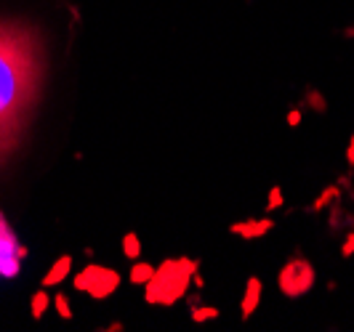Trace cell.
I'll return each instance as SVG.
<instances>
[{"mask_svg":"<svg viewBox=\"0 0 354 332\" xmlns=\"http://www.w3.org/2000/svg\"><path fill=\"white\" fill-rule=\"evenodd\" d=\"M106 330H109V332H118V330H123V324H120V322H115V324H109Z\"/></svg>","mask_w":354,"mask_h":332,"instance_id":"cell-19","label":"cell"},{"mask_svg":"<svg viewBox=\"0 0 354 332\" xmlns=\"http://www.w3.org/2000/svg\"><path fill=\"white\" fill-rule=\"evenodd\" d=\"M70 274H72V255H67V253H64V255H59V258L48 266V271L43 274L40 284L51 290V287H56V284H62V282L67 280Z\"/></svg>","mask_w":354,"mask_h":332,"instance_id":"cell-6","label":"cell"},{"mask_svg":"<svg viewBox=\"0 0 354 332\" xmlns=\"http://www.w3.org/2000/svg\"><path fill=\"white\" fill-rule=\"evenodd\" d=\"M51 309V295H48V287H40V290H35L32 293V297H30V314H32V319H43L46 316V311Z\"/></svg>","mask_w":354,"mask_h":332,"instance_id":"cell-8","label":"cell"},{"mask_svg":"<svg viewBox=\"0 0 354 332\" xmlns=\"http://www.w3.org/2000/svg\"><path fill=\"white\" fill-rule=\"evenodd\" d=\"M123 255L128 258V261L142 258V240H139V234L128 231V234L123 237Z\"/></svg>","mask_w":354,"mask_h":332,"instance_id":"cell-10","label":"cell"},{"mask_svg":"<svg viewBox=\"0 0 354 332\" xmlns=\"http://www.w3.org/2000/svg\"><path fill=\"white\" fill-rule=\"evenodd\" d=\"M341 255H344V258H352L354 255V231L346 237V242H344V247H341Z\"/></svg>","mask_w":354,"mask_h":332,"instance_id":"cell-15","label":"cell"},{"mask_svg":"<svg viewBox=\"0 0 354 332\" xmlns=\"http://www.w3.org/2000/svg\"><path fill=\"white\" fill-rule=\"evenodd\" d=\"M330 197H338V189H336V186H330V189H325V192L319 194V199L315 202V205H312V210H322L325 205H328V202H330Z\"/></svg>","mask_w":354,"mask_h":332,"instance_id":"cell-14","label":"cell"},{"mask_svg":"<svg viewBox=\"0 0 354 332\" xmlns=\"http://www.w3.org/2000/svg\"><path fill=\"white\" fill-rule=\"evenodd\" d=\"M259 303H261V280L259 277H250L245 282V293H243V300H240V316H243V322H248L253 311L259 309Z\"/></svg>","mask_w":354,"mask_h":332,"instance_id":"cell-7","label":"cell"},{"mask_svg":"<svg viewBox=\"0 0 354 332\" xmlns=\"http://www.w3.org/2000/svg\"><path fill=\"white\" fill-rule=\"evenodd\" d=\"M27 258V247L19 242L17 231L0 210V280H14L21 274V261Z\"/></svg>","mask_w":354,"mask_h":332,"instance_id":"cell-4","label":"cell"},{"mask_svg":"<svg viewBox=\"0 0 354 332\" xmlns=\"http://www.w3.org/2000/svg\"><path fill=\"white\" fill-rule=\"evenodd\" d=\"M315 280H317V274H315V266L306 261V258H301V255L290 258V261H288L283 268H280V274H277L280 293H283V295H288V297L306 295V293L315 287Z\"/></svg>","mask_w":354,"mask_h":332,"instance_id":"cell-3","label":"cell"},{"mask_svg":"<svg viewBox=\"0 0 354 332\" xmlns=\"http://www.w3.org/2000/svg\"><path fill=\"white\" fill-rule=\"evenodd\" d=\"M72 284H75L77 293H86L93 300H104L112 293H118V287H120V271H115L109 266H102V263H88V266H83L72 277Z\"/></svg>","mask_w":354,"mask_h":332,"instance_id":"cell-2","label":"cell"},{"mask_svg":"<svg viewBox=\"0 0 354 332\" xmlns=\"http://www.w3.org/2000/svg\"><path fill=\"white\" fill-rule=\"evenodd\" d=\"M301 123V112H299V109H290V112H288V125H299Z\"/></svg>","mask_w":354,"mask_h":332,"instance_id":"cell-16","label":"cell"},{"mask_svg":"<svg viewBox=\"0 0 354 332\" xmlns=\"http://www.w3.org/2000/svg\"><path fill=\"white\" fill-rule=\"evenodd\" d=\"M346 159H349V165H354V136L349 141V149H346Z\"/></svg>","mask_w":354,"mask_h":332,"instance_id":"cell-18","label":"cell"},{"mask_svg":"<svg viewBox=\"0 0 354 332\" xmlns=\"http://www.w3.org/2000/svg\"><path fill=\"white\" fill-rule=\"evenodd\" d=\"M283 208V189L280 186H272L269 197H266V210H277Z\"/></svg>","mask_w":354,"mask_h":332,"instance_id":"cell-13","label":"cell"},{"mask_svg":"<svg viewBox=\"0 0 354 332\" xmlns=\"http://www.w3.org/2000/svg\"><path fill=\"white\" fill-rule=\"evenodd\" d=\"M152 274H155V266H152V263H147V261L139 263V258H136V263L131 266L128 282H131V284H139V287H142V284H147V282H149V277H152Z\"/></svg>","mask_w":354,"mask_h":332,"instance_id":"cell-9","label":"cell"},{"mask_svg":"<svg viewBox=\"0 0 354 332\" xmlns=\"http://www.w3.org/2000/svg\"><path fill=\"white\" fill-rule=\"evenodd\" d=\"M51 306L56 309V314L62 316V319H67V322L75 316V311L70 309V300H67V295H64V293H56V295H51Z\"/></svg>","mask_w":354,"mask_h":332,"instance_id":"cell-11","label":"cell"},{"mask_svg":"<svg viewBox=\"0 0 354 332\" xmlns=\"http://www.w3.org/2000/svg\"><path fill=\"white\" fill-rule=\"evenodd\" d=\"M211 319H218L216 306H192V322L203 324V322H211Z\"/></svg>","mask_w":354,"mask_h":332,"instance_id":"cell-12","label":"cell"},{"mask_svg":"<svg viewBox=\"0 0 354 332\" xmlns=\"http://www.w3.org/2000/svg\"><path fill=\"white\" fill-rule=\"evenodd\" d=\"M309 104H315L319 109V112H322V109H325V104H322V99H319L317 93H315V90H312V93H309Z\"/></svg>","mask_w":354,"mask_h":332,"instance_id":"cell-17","label":"cell"},{"mask_svg":"<svg viewBox=\"0 0 354 332\" xmlns=\"http://www.w3.org/2000/svg\"><path fill=\"white\" fill-rule=\"evenodd\" d=\"M200 263L192 258H168L155 268V274L144 284V300L149 306H174L181 297H187L189 284L195 280Z\"/></svg>","mask_w":354,"mask_h":332,"instance_id":"cell-1","label":"cell"},{"mask_svg":"<svg viewBox=\"0 0 354 332\" xmlns=\"http://www.w3.org/2000/svg\"><path fill=\"white\" fill-rule=\"evenodd\" d=\"M272 228H274L272 218H259V221H237L230 226V231L234 237H243L245 242H250V240H259V237L269 234Z\"/></svg>","mask_w":354,"mask_h":332,"instance_id":"cell-5","label":"cell"}]
</instances>
